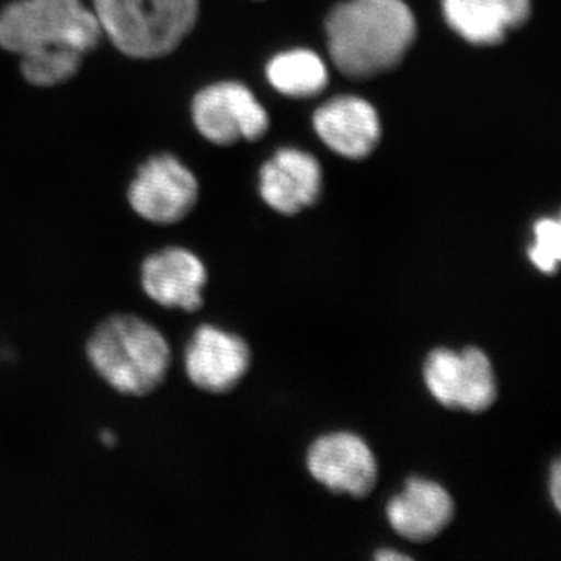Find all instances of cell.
I'll return each instance as SVG.
<instances>
[{
	"label": "cell",
	"mask_w": 561,
	"mask_h": 561,
	"mask_svg": "<svg viewBox=\"0 0 561 561\" xmlns=\"http://www.w3.org/2000/svg\"><path fill=\"white\" fill-rule=\"evenodd\" d=\"M327 32L335 66L351 79H367L402 60L416 22L402 0H350L331 11Z\"/></svg>",
	"instance_id": "cell-1"
},
{
	"label": "cell",
	"mask_w": 561,
	"mask_h": 561,
	"mask_svg": "<svg viewBox=\"0 0 561 561\" xmlns=\"http://www.w3.org/2000/svg\"><path fill=\"white\" fill-rule=\"evenodd\" d=\"M87 354L103 381L127 397H146L157 390L172 362L164 334L128 313L102 321L88 341Z\"/></svg>",
	"instance_id": "cell-2"
},
{
	"label": "cell",
	"mask_w": 561,
	"mask_h": 561,
	"mask_svg": "<svg viewBox=\"0 0 561 561\" xmlns=\"http://www.w3.org/2000/svg\"><path fill=\"white\" fill-rule=\"evenodd\" d=\"M103 35L133 58L175 50L198 16L197 0H94Z\"/></svg>",
	"instance_id": "cell-3"
},
{
	"label": "cell",
	"mask_w": 561,
	"mask_h": 561,
	"mask_svg": "<svg viewBox=\"0 0 561 561\" xmlns=\"http://www.w3.org/2000/svg\"><path fill=\"white\" fill-rule=\"evenodd\" d=\"M94 11L80 0H21L0 14V46L14 54L94 49L102 38Z\"/></svg>",
	"instance_id": "cell-4"
},
{
	"label": "cell",
	"mask_w": 561,
	"mask_h": 561,
	"mask_svg": "<svg viewBox=\"0 0 561 561\" xmlns=\"http://www.w3.org/2000/svg\"><path fill=\"white\" fill-rule=\"evenodd\" d=\"M424 381L432 397L449 409L479 413L497 397L493 365L479 348L435 350L424 365Z\"/></svg>",
	"instance_id": "cell-5"
},
{
	"label": "cell",
	"mask_w": 561,
	"mask_h": 561,
	"mask_svg": "<svg viewBox=\"0 0 561 561\" xmlns=\"http://www.w3.org/2000/svg\"><path fill=\"white\" fill-rule=\"evenodd\" d=\"M192 116L198 131L219 146L261 138L268 128L267 113L239 83L213 84L198 92Z\"/></svg>",
	"instance_id": "cell-6"
},
{
	"label": "cell",
	"mask_w": 561,
	"mask_h": 561,
	"mask_svg": "<svg viewBox=\"0 0 561 561\" xmlns=\"http://www.w3.org/2000/svg\"><path fill=\"white\" fill-rule=\"evenodd\" d=\"M197 198V180L173 157H157L146 162L128 192L135 213L158 225L183 220Z\"/></svg>",
	"instance_id": "cell-7"
},
{
	"label": "cell",
	"mask_w": 561,
	"mask_h": 561,
	"mask_svg": "<svg viewBox=\"0 0 561 561\" xmlns=\"http://www.w3.org/2000/svg\"><path fill=\"white\" fill-rule=\"evenodd\" d=\"M250 348L239 335L203 324L184 351L187 378L197 389L227 393L250 368Z\"/></svg>",
	"instance_id": "cell-8"
},
{
	"label": "cell",
	"mask_w": 561,
	"mask_h": 561,
	"mask_svg": "<svg viewBox=\"0 0 561 561\" xmlns=\"http://www.w3.org/2000/svg\"><path fill=\"white\" fill-rule=\"evenodd\" d=\"M308 468L334 493L367 496L378 479V463L367 443L354 434L321 437L309 449Z\"/></svg>",
	"instance_id": "cell-9"
},
{
	"label": "cell",
	"mask_w": 561,
	"mask_h": 561,
	"mask_svg": "<svg viewBox=\"0 0 561 561\" xmlns=\"http://www.w3.org/2000/svg\"><path fill=\"white\" fill-rule=\"evenodd\" d=\"M208 272L197 254L164 249L150 254L140 267V284L151 301L169 309L195 312L203 306Z\"/></svg>",
	"instance_id": "cell-10"
},
{
	"label": "cell",
	"mask_w": 561,
	"mask_h": 561,
	"mask_svg": "<svg viewBox=\"0 0 561 561\" xmlns=\"http://www.w3.org/2000/svg\"><path fill=\"white\" fill-rule=\"evenodd\" d=\"M313 125L332 151L351 160L368 157L381 138V122L376 110L364 99L350 95L320 106Z\"/></svg>",
	"instance_id": "cell-11"
},
{
	"label": "cell",
	"mask_w": 561,
	"mask_h": 561,
	"mask_svg": "<svg viewBox=\"0 0 561 561\" xmlns=\"http://www.w3.org/2000/svg\"><path fill=\"white\" fill-rule=\"evenodd\" d=\"M321 169L316 158L301 150L283 149L262 168L261 195L280 214L300 213L319 201Z\"/></svg>",
	"instance_id": "cell-12"
},
{
	"label": "cell",
	"mask_w": 561,
	"mask_h": 561,
	"mask_svg": "<svg viewBox=\"0 0 561 561\" xmlns=\"http://www.w3.org/2000/svg\"><path fill=\"white\" fill-rule=\"evenodd\" d=\"M454 502L438 483L413 478L400 496L387 507V518L401 537L411 541H430L451 523Z\"/></svg>",
	"instance_id": "cell-13"
},
{
	"label": "cell",
	"mask_w": 561,
	"mask_h": 561,
	"mask_svg": "<svg viewBox=\"0 0 561 561\" xmlns=\"http://www.w3.org/2000/svg\"><path fill=\"white\" fill-rule=\"evenodd\" d=\"M442 5L451 28L479 46L501 43L530 14L529 0H442Z\"/></svg>",
	"instance_id": "cell-14"
},
{
	"label": "cell",
	"mask_w": 561,
	"mask_h": 561,
	"mask_svg": "<svg viewBox=\"0 0 561 561\" xmlns=\"http://www.w3.org/2000/svg\"><path fill=\"white\" fill-rule=\"evenodd\" d=\"M272 87L290 98H313L324 90L328 70L319 55L311 50H291L276 55L267 66Z\"/></svg>",
	"instance_id": "cell-15"
},
{
	"label": "cell",
	"mask_w": 561,
	"mask_h": 561,
	"mask_svg": "<svg viewBox=\"0 0 561 561\" xmlns=\"http://www.w3.org/2000/svg\"><path fill=\"white\" fill-rule=\"evenodd\" d=\"M83 54L73 49L32 51L22 55V73L38 87H51L76 76Z\"/></svg>",
	"instance_id": "cell-16"
},
{
	"label": "cell",
	"mask_w": 561,
	"mask_h": 561,
	"mask_svg": "<svg viewBox=\"0 0 561 561\" xmlns=\"http://www.w3.org/2000/svg\"><path fill=\"white\" fill-rule=\"evenodd\" d=\"M530 261L542 273H556L561 257V225L557 219L535 224V242L529 249Z\"/></svg>",
	"instance_id": "cell-17"
},
{
	"label": "cell",
	"mask_w": 561,
	"mask_h": 561,
	"mask_svg": "<svg viewBox=\"0 0 561 561\" xmlns=\"http://www.w3.org/2000/svg\"><path fill=\"white\" fill-rule=\"evenodd\" d=\"M552 497L556 507L560 511V463H556L552 472Z\"/></svg>",
	"instance_id": "cell-18"
},
{
	"label": "cell",
	"mask_w": 561,
	"mask_h": 561,
	"mask_svg": "<svg viewBox=\"0 0 561 561\" xmlns=\"http://www.w3.org/2000/svg\"><path fill=\"white\" fill-rule=\"evenodd\" d=\"M376 560H381V561L409 560V557L402 556V553H398V552L382 551V552H379L378 556H376Z\"/></svg>",
	"instance_id": "cell-19"
},
{
	"label": "cell",
	"mask_w": 561,
	"mask_h": 561,
	"mask_svg": "<svg viewBox=\"0 0 561 561\" xmlns=\"http://www.w3.org/2000/svg\"><path fill=\"white\" fill-rule=\"evenodd\" d=\"M101 437H102V442H103V445L105 446H114L116 445V434H114L113 431H103L102 434H101Z\"/></svg>",
	"instance_id": "cell-20"
}]
</instances>
